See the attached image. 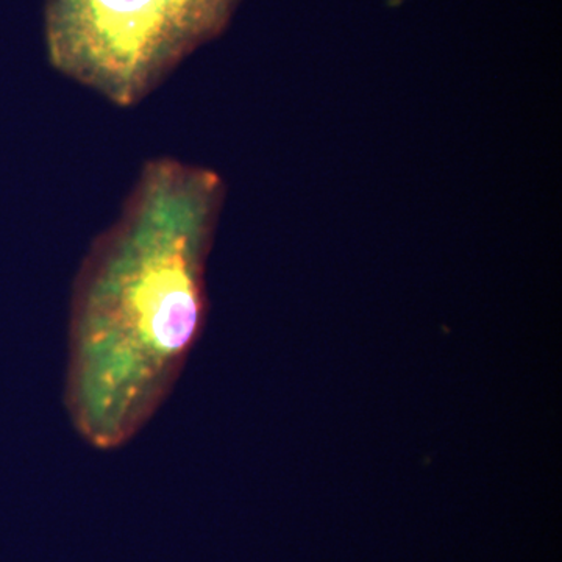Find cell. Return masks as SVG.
I'll use <instances>...</instances> for the list:
<instances>
[{
    "label": "cell",
    "mask_w": 562,
    "mask_h": 562,
    "mask_svg": "<svg viewBox=\"0 0 562 562\" xmlns=\"http://www.w3.org/2000/svg\"><path fill=\"white\" fill-rule=\"evenodd\" d=\"M239 0H46L50 65L114 105L133 106L220 36Z\"/></svg>",
    "instance_id": "2"
},
{
    "label": "cell",
    "mask_w": 562,
    "mask_h": 562,
    "mask_svg": "<svg viewBox=\"0 0 562 562\" xmlns=\"http://www.w3.org/2000/svg\"><path fill=\"white\" fill-rule=\"evenodd\" d=\"M222 199L217 173L151 160L85 258L70 310L68 406L95 447L131 439L176 382L201 330Z\"/></svg>",
    "instance_id": "1"
}]
</instances>
